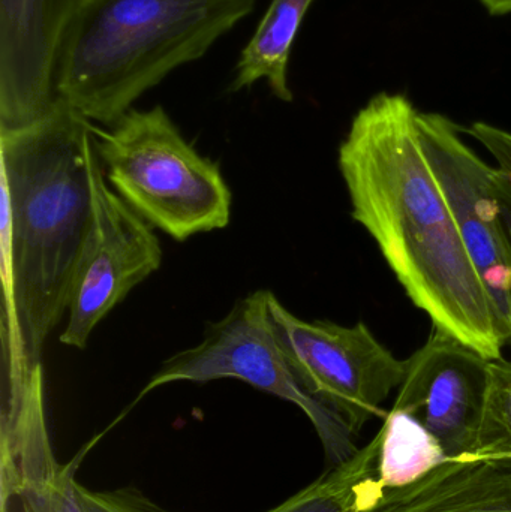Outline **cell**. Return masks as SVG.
Wrapping results in <instances>:
<instances>
[{
	"label": "cell",
	"instance_id": "6da1fadb",
	"mask_svg": "<svg viewBox=\"0 0 511 512\" xmlns=\"http://www.w3.org/2000/svg\"><path fill=\"white\" fill-rule=\"evenodd\" d=\"M417 113L404 95L380 93L354 117L338 158L354 221L434 328L500 360L494 306L420 146Z\"/></svg>",
	"mask_w": 511,
	"mask_h": 512
},
{
	"label": "cell",
	"instance_id": "5b68a950",
	"mask_svg": "<svg viewBox=\"0 0 511 512\" xmlns=\"http://www.w3.org/2000/svg\"><path fill=\"white\" fill-rule=\"evenodd\" d=\"M270 294L260 289L240 298L224 318L207 325L198 345L165 360L135 402L173 382L239 379L302 409L329 462L344 463L359 451L354 444L356 433L341 415L312 397L294 375L270 316Z\"/></svg>",
	"mask_w": 511,
	"mask_h": 512
},
{
	"label": "cell",
	"instance_id": "277c9868",
	"mask_svg": "<svg viewBox=\"0 0 511 512\" xmlns=\"http://www.w3.org/2000/svg\"><path fill=\"white\" fill-rule=\"evenodd\" d=\"M92 131L111 189L150 227L185 242L230 224L231 191L219 165L185 140L161 105L132 108Z\"/></svg>",
	"mask_w": 511,
	"mask_h": 512
},
{
	"label": "cell",
	"instance_id": "ac0fdd59",
	"mask_svg": "<svg viewBox=\"0 0 511 512\" xmlns=\"http://www.w3.org/2000/svg\"><path fill=\"white\" fill-rule=\"evenodd\" d=\"M78 496L86 512H161L137 490L120 489L111 492H95L77 483Z\"/></svg>",
	"mask_w": 511,
	"mask_h": 512
},
{
	"label": "cell",
	"instance_id": "3957f363",
	"mask_svg": "<svg viewBox=\"0 0 511 512\" xmlns=\"http://www.w3.org/2000/svg\"><path fill=\"white\" fill-rule=\"evenodd\" d=\"M254 8L255 0H75L54 54V96L89 122L114 125Z\"/></svg>",
	"mask_w": 511,
	"mask_h": 512
},
{
	"label": "cell",
	"instance_id": "7c38bea8",
	"mask_svg": "<svg viewBox=\"0 0 511 512\" xmlns=\"http://www.w3.org/2000/svg\"><path fill=\"white\" fill-rule=\"evenodd\" d=\"M372 512H511V457L447 460Z\"/></svg>",
	"mask_w": 511,
	"mask_h": 512
},
{
	"label": "cell",
	"instance_id": "7a4b0ae2",
	"mask_svg": "<svg viewBox=\"0 0 511 512\" xmlns=\"http://www.w3.org/2000/svg\"><path fill=\"white\" fill-rule=\"evenodd\" d=\"M92 125L56 98L35 122L0 129L5 369L41 364L45 342L68 310L92 224Z\"/></svg>",
	"mask_w": 511,
	"mask_h": 512
},
{
	"label": "cell",
	"instance_id": "9c48e42d",
	"mask_svg": "<svg viewBox=\"0 0 511 512\" xmlns=\"http://www.w3.org/2000/svg\"><path fill=\"white\" fill-rule=\"evenodd\" d=\"M405 363L393 409L422 423L450 460L476 457L491 391L492 360L434 328L428 342Z\"/></svg>",
	"mask_w": 511,
	"mask_h": 512
},
{
	"label": "cell",
	"instance_id": "d6986e66",
	"mask_svg": "<svg viewBox=\"0 0 511 512\" xmlns=\"http://www.w3.org/2000/svg\"><path fill=\"white\" fill-rule=\"evenodd\" d=\"M491 15L511 14V0H480Z\"/></svg>",
	"mask_w": 511,
	"mask_h": 512
},
{
	"label": "cell",
	"instance_id": "5bb4252c",
	"mask_svg": "<svg viewBox=\"0 0 511 512\" xmlns=\"http://www.w3.org/2000/svg\"><path fill=\"white\" fill-rule=\"evenodd\" d=\"M378 438L302 492L267 512H372L384 498L377 475ZM161 512H171L162 508Z\"/></svg>",
	"mask_w": 511,
	"mask_h": 512
},
{
	"label": "cell",
	"instance_id": "8fae6325",
	"mask_svg": "<svg viewBox=\"0 0 511 512\" xmlns=\"http://www.w3.org/2000/svg\"><path fill=\"white\" fill-rule=\"evenodd\" d=\"M75 0H0V129L44 116L56 101L53 65Z\"/></svg>",
	"mask_w": 511,
	"mask_h": 512
},
{
	"label": "cell",
	"instance_id": "52a82bcc",
	"mask_svg": "<svg viewBox=\"0 0 511 512\" xmlns=\"http://www.w3.org/2000/svg\"><path fill=\"white\" fill-rule=\"evenodd\" d=\"M89 179L92 224L75 268L68 319L60 334V343L77 349L86 348L99 322L162 264L152 227L108 186L95 138L89 149Z\"/></svg>",
	"mask_w": 511,
	"mask_h": 512
},
{
	"label": "cell",
	"instance_id": "8992f818",
	"mask_svg": "<svg viewBox=\"0 0 511 512\" xmlns=\"http://www.w3.org/2000/svg\"><path fill=\"white\" fill-rule=\"evenodd\" d=\"M270 316L288 363L302 387L341 415L354 433L386 418L383 403L401 387L407 363L375 339L368 325L305 321L270 294Z\"/></svg>",
	"mask_w": 511,
	"mask_h": 512
},
{
	"label": "cell",
	"instance_id": "2e32d148",
	"mask_svg": "<svg viewBox=\"0 0 511 512\" xmlns=\"http://www.w3.org/2000/svg\"><path fill=\"white\" fill-rule=\"evenodd\" d=\"M491 391L476 457H511V361L492 360Z\"/></svg>",
	"mask_w": 511,
	"mask_h": 512
},
{
	"label": "cell",
	"instance_id": "e0dca14e",
	"mask_svg": "<svg viewBox=\"0 0 511 512\" xmlns=\"http://www.w3.org/2000/svg\"><path fill=\"white\" fill-rule=\"evenodd\" d=\"M467 132L497 161V167L494 168L495 194L500 204L501 221L511 254V134L485 122L473 123Z\"/></svg>",
	"mask_w": 511,
	"mask_h": 512
},
{
	"label": "cell",
	"instance_id": "30bf717a",
	"mask_svg": "<svg viewBox=\"0 0 511 512\" xmlns=\"http://www.w3.org/2000/svg\"><path fill=\"white\" fill-rule=\"evenodd\" d=\"M60 465L45 412L44 369L5 381L0 432L2 512L18 498L23 512H86L78 496V460Z\"/></svg>",
	"mask_w": 511,
	"mask_h": 512
},
{
	"label": "cell",
	"instance_id": "9a60e30c",
	"mask_svg": "<svg viewBox=\"0 0 511 512\" xmlns=\"http://www.w3.org/2000/svg\"><path fill=\"white\" fill-rule=\"evenodd\" d=\"M377 438V475L384 495L416 483L450 460L435 436L399 409L387 414Z\"/></svg>",
	"mask_w": 511,
	"mask_h": 512
},
{
	"label": "cell",
	"instance_id": "ba28073f",
	"mask_svg": "<svg viewBox=\"0 0 511 512\" xmlns=\"http://www.w3.org/2000/svg\"><path fill=\"white\" fill-rule=\"evenodd\" d=\"M423 153L446 195L465 249L488 291L498 330L511 345V254L494 186V167L437 113H417Z\"/></svg>",
	"mask_w": 511,
	"mask_h": 512
},
{
	"label": "cell",
	"instance_id": "4fadbf2b",
	"mask_svg": "<svg viewBox=\"0 0 511 512\" xmlns=\"http://www.w3.org/2000/svg\"><path fill=\"white\" fill-rule=\"evenodd\" d=\"M314 0H272L252 38L240 53L231 92L266 81L279 101H293L288 83L291 51Z\"/></svg>",
	"mask_w": 511,
	"mask_h": 512
}]
</instances>
